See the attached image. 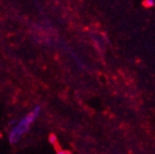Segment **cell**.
<instances>
[{
    "label": "cell",
    "instance_id": "cell-3",
    "mask_svg": "<svg viewBox=\"0 0 155 154\" xmlns=\"http://www.w3.org/2000/svg\"><path fill=\"white\" fill-rule=\"evenodd\" d=\"M57 154H72V152L67 151V150H60L57 152Z\"/></svg>",
    "mask_w": 155,
    "mask_h": 154
},
{
    "label": "cell",
    "instance_id": "cell-2",
    "mask_svg": "<svg viewBox=\"0 0 155 154\" xmlns=\"http://www.w3.org/2000/svg\"><path fill=\"white\" fill-rule=\"evenodd\" d=\"M142 4L145 8H151L154 6V1L153 0H144Z\"/></svg>",
    "mask_w": 155,
    "mask_h": 154
},
{
    "label": "cell",
    "instance_id": "cell-1",
    "mask_svg": "<svg viewBox=\"0 0 155 154\" xmlns=\"http://www.w3.org/2000/svg\"><path fill=\"white\" fill-rule=\"evenodd\" d=\"M41 111V105H36L31 111L28 113L24 117L17 121L16 124L12 127L9 134V142L12 145L17 144L21 140L23 135H25L27 133L29 132L30 127L32 126L36 119L40 116Z\"/></svg>",
    "mask_w": 155,
    "mask_h": 154
}]
</instances>
